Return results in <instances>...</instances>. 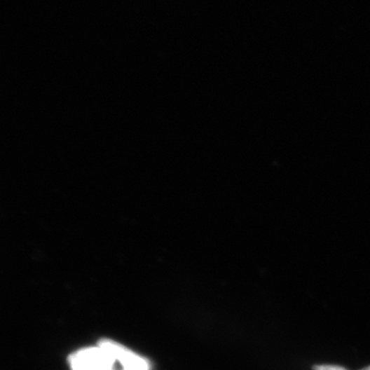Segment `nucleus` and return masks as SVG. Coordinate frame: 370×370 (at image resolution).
Wrapping results in <instances>:
<instances>
[{
  "instance_id": "1",
  "label": "nucleus",
  "mask_w": 370,
  "mask_h": 370,
  "mask_svg": "<svg viewBox=\"0 0 370 370\" xmlns=\"http://www.w3.org/2000/svg\"><path fill=\"white\" fill-rule=\"evenodd\" d=\"M73 370H114L115 359L102 347L81 350L71 357Z\"/></svg>"
},
{
  "instance_id": "2",
  "label": "nucleus",
  "mask_w": 370,
  "mask_h": 370,
  "mask_svg": "<svg viewBox=\"0 0 370 370\" xmlns=\"http://www.w3.org/2000/svg\"><path fill=\"white\" fill-rule=\"evenodd\" d=\"M99 346L105 349L115 359L121 362L123 370H149L148 362L144 358L138 357L137 355L126 349L118 343L110 341V339H102L100 341Z\"/></svg>"
},
{
  "instance_id": "4",
  "label": "nucleus",
  "mask_w": 370,
  "mask_h": 370,
  "mask_svg": "<svg viewBox=\"0 0 370 370\" xmlns=\"http://www.w3.org/2000/svg\"><path fill=\"white\" fill-rule=\"evenodd\" d=\"M361 370H370V366H369V367H367V368H364V369H362Z\"/></svg>"
},
{
  "instance_id": "3",
  "label": "nucleus",
  "mask_w": 370,
  "mask_h": 370,
  "mask_svg": "<svg viewBox=\"0 0 370 370\" xmlns=\"http://www.w3.org/2000/svg\"><path fill=\"white\" fill-rule=\"evenodd\" d=\"M313 370H346L344 368L335 365H315Z\"/></svg>"
}]
</instances>
